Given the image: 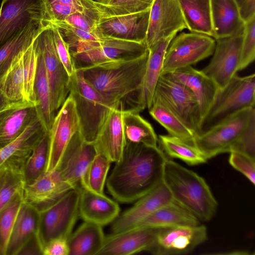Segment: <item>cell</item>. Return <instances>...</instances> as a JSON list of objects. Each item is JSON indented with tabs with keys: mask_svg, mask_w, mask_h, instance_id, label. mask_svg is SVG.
Listing matches in <instances>:
<instances>
[{
	"mask_svg": "<svg viewBox=\"0 0 255 255\" xmlns=\"http://www.w3.org/2000/svg\"><path fill=\"white\" fill-rule=\"evenodd\" d=\"M167 158L158 146L126 142L120 158L106 180L109 193L122 203L137 200L162 182Z\"/></svg>",
	"mask_w": 255,
	"mask_h": 255,
	"instance_id": "6da1fadb",
	"label": "cell"
},
{
	"mask_svg": "<svg viewBox=\"0 0 255 255\" xmlns=\"http://www.w3.org/2000/svg\"><path fill=\"white\" fill-rule=\"evenodd\" d=\"M148 53L119 64L81 70L86 82L113 108L139 113L146 108L143 83Z\"/></svg>",
	"mask_w": 255,
	"mask_h": 255,
	"instance_id": "7a4b0ae2",
	"label": "cell"
},
{
	"mask_svg": "<svg viewBox=\"0 0 255 255\" xmlns=\"http://www.w3.org/2000/svg\"><path fill=\"white\" fill-rule=\"evenodd\" d=\"M162 181L173 201L200 221H208L215 215L218 203L205 180L196 172L167 158Z\"/></svg>",
	"mask_w": 255,
	"mask_h": 255,
	"instance_id": "3957f363",
	"label": "cell"
},
{
	"mask_svg": "<svg viewBox=\"0 0 255 255\" xmlns=\"http://www.w3.org/2000/svg\"><path fill=\"white\" fill-rule=\"evenodd\" d=\"M69 94L73 98L79 121V131L85 141L93 143L113 107L76 70L70 76Z\"/></svg>",
	"mask_w": 255,
	"mask_h": 255,
	"instance_id": "277c9868",
	"label": "cell"
},
{
	"mask_svg": "<svg viewBox=\"0 0 255 255\" xmlns=\"http://www.w3.org/2000/svg\"><path fill=\"white\" fill-rule=\"evenodd\" d=\"M255 92L254 73L244 77L236 74L224 87L218 89L202 120L199 134L243 110L255 107Z\"/></svg>",
	"mask_w": 255,
	"mask_h": 255,
	"instance_id": "5b68a950",
	"label": "cell"
},
{
	"mask_svg": "<svg viewBox=\"0 0 255 255\" xmlns=\"http://www.w3.org/2000/svg\"><path fill=\"white\" fill-rule=\"evenodd\" d=\"M148 50L145 43L106 38L84 44L71 55L76 70L119 64Z\"/></svg>",
	"mask_w": 255,
	"mask_h": 255,
	"instance_id": "8992f818",
	"label": "cell"
},
{
	"mask_svg": "<svg viewBox=\"0 0 255 255\" xmlns=\"http://www.w3.org/2000/svg\"><path fill=\"white\" fill-rule=\"evenodd\" d=\"M153 99L159 100L173 112L195 136L199 134L202 116L199 104L185 85L169 73H162L156 84Z\"/></svg>",
	"mask_w": 255,
	"mask_h": 255,
	"instance_id": "52a82bcc",
	"label": "cell"
},
{
	"mask_svg": "<svg viewBox=\"0 0 255 255\" xmlns=\"http://www.w3.org/2000/svg\"><path fill=\"white\" fill-rule=\"evenodd\" d=\"M255 118V107L243 110L196 135L192 143L207 160L219 154L230 152Z\"/></svg>",
	"mask_w": 255,
	"mask_h": 255,
	"instance_id": "ba28073f",
	"label": "cell"
},
{
	"mask_svg": "<svg viewBox=\"0 0 255 255\" xmlns=\"http://www.w3.org/2000/svg\"><path fill=\"white\" fill-rule=\"evenodd\" d=\"M79 190L72 189L39 212L38 234L42 247L52 240L68 238L79 216Z\"/></svg>",
	"mask_w": 255,
	"mask_h": 255,
	"instance_id": "9c48e42d",
	"label": "cell"
},
{
	"mask_svg": "<svg viewBox=\"0 0 255 255\" xmlns=\"http://www.w3.org/2000/svg\"><path fill=\"white\" fill-rule=\"evenodd\" d=\"M33 43L43 58L50 88L51 112L54 119L69 94L70 75L57 53L51 24L48 23Z\"/></svg>",
	"mask_w": 255,
	"mask_h": 255,
	"instance_id": "30bf717a",
	"label": "cell"
},
{
	"mask_svg": "<svg viewBox=\"0 0 255 255\" xmlns=\"http://www.w3.org/2000/svg\"><path fill=\"white\" fill-rule=\"evenodd\" d=\"M216 40L195 32H182L172 40L164 57L162 73L190 66L213 55Z\"/></svg>",
	"mask_w": 255,
	"mask_h": 255,
	"instance_id": "8fae6325",
	"label": "cell"
},
{
	"mask_svg": "<svg viewBox=\"0 0 255 255\" xmlns=\"http://www.w3.org/2000/svg\"><path fill=\"white\" fill-rule=\"evenodd\" d=\"M36 21L47 23L44 0H2L0 6V48Z\"/></svg>",
	"mask_w": 255,
	"mask_h": 255,
	"instance_id": "7c38bea8",
	"label": "cell"
},
{
	"mask_svg": "<svg viewBox=\"0 0 255 255\" xmlns=\"http://www.w3.org/2000/svg\"><path fill=\"white\" fill-rule=\"evenodd\" d=\"M205 226H177L159 228L148 251L155 255H178L191 253L207 239Z\"/></svg>",
	"mask_w": 255,
	"mask_h": 255,
	"instance_id": "4fadbf2b",
	"label": "cell"
},
{
	"mask_svg": "<svg viewBox=\"0 0 255 255\" xmlns=\"http://www.w3.org/2000/svg\"><path fill=\"white\" fill-rule=\"evenodd\" d=\"M242 40L243 33L216 40L213 56L202 71L218 89L224 87L238 72Z\"/></svg>",
	"mask_w": 255,
	"mask_h": 255,
	"instance_id": "5bb4252c",
	"label": "cell"
},
{
	"mask_svg": "<svg viewBox=\"0 0 255 255\" xmlns=\"http://www.w3.org/2000/svg\"><path fill=\"white\" fill-rule=\"evenodd\" d=\"M79 130V121L75 104L69 94L56 115L48 131L49 158L46 172L55 170L66 146L74 134Z\"/></svg>",
	"mask_w": 255,
	"mask_h": 255,
	"instance_id": "9a60e30c",
	"label": "cell"
},
{
	"mask_svg": "<svg viewBox=\"0 0 255 255\" xmlns=\"http://www.w3.org/2000/svg\"><path fill=\"white\" fill-rule=\"evenodd\" d=\"M186 28L177 0H154L150 9L145 40L148 49L161 39Z\"/></svg>",
	"mask_w": 255,
	"mask_h": 255,
	"instance_id": "2e32d148",
	"label": "cell"
},
{
	"mask_svg": "<svg viewBox=\"0 0 255 255\" xmlns=\"http://www.w3.org/2000/svg\"><path fill=\"white\" fill-rule=\"evenodd\" d=\"M150 9L137 13L102 18L97 24L96 34L101 39L113 38L145 43Z\"/></svg>",
	"mask_w": 255,
	"mask_h": 255,
	"instance_id": "e0dca14e",
	"label": "cell"
},
{
	"mask_svg": "<svg viewBox=\"0 0 255 255\" xmlns=\"http://www.w3.org/2000/svg\"><path fill=\"white\" fill-rule=\"evenodd\" d=\"M96 154L93 143L85 141L78 130L70 139L55 169L64 180L78 189L87 167Z\"/></svg>",
	"mask_w": 255,
	"mask_h": 255,
	"instance_id": "ac0fdd59",
	"label": "cell"
},
{
	"mask_svg": "<svg viewBox=\"0 0 255 255\" xmlns=\"http://www.w3.org/2000/svg\"><path fill=\"white\" fill-rule=\"evenodd\" d=\"M72 189H75L55 169L46 172L32 183L25 184L22 191L23 201L40 212Z\"/></svg>",
	"mask_w": 255,
	"mask_h": 255,
	"instance_id": "d6986e66",
	"label": "cell"
},
{
	"mask_svg": "<svg viewBox=\"0 0 255 255\" xmlns=\"http://www.w3.org/2000/svg\"><path fill=\"white\" fill-rule=\"evenodd\" d=\"M137 200L132 207L119 214L112 222L111 234L134 228L145 218L173 200L170 191L162 181L151 191Z\"/></svg>",
	"mask_w": 255,
	"mask_h": 255,
	"instance_id": "ffe728a7",
	"label": "cell"
},
{
	"mask_svg": "<svg viewBox=\"0 0 255 255\" xmlns=\"http://www.w3.org/2000/svg\"><path fill=\"white\" fill-rule=\"evenodd\" d=\"M159 229V228H158ZM158 229L134 228L105 237L98 255H129L149 250Z\"/></svg>",
	"mask_w": 255,
	"mask_h": 255,
	"instance_id": "44dd1931",
	"label": "cell"
},
{
	"mask_svg": "<svg viewBox=\"0 0 255 255\" xmlns=\"http://www.w3.org/2000/svg\"><path fill=\"white\" fill-rule=\"evenodd\" d=\"M38 118L35 105L22 100L0 111V148L14 141Z\"/></svg>",
	"mask_w": 255,
	"mask_h": 255,
	"instance_id": "7402d4cb",
	"label": "cell"
},
{
	"mask_svg": "<svg viewBox=\"0 0 255 255\" xmlns=\"http://www.w3.org/2000/svg\"><path fill=\"white\" fill-rule=\"evenodd\" d=\"M122 112L116 107L110 110L93 143L97 153L105 156L111 162L119 160L126 144Z\"/></svg>",
	"mask_w": 255,
	"mask_h": 255,
	"instance_id": "603a6c76",
	"label": "cell"
},
{
	"mask_svg": "<svg viewBox=\"0 0 255 255\" xmlns=\"http://www.w3.org/2000/svg\"><path fill=\"white\" fill-rule=\"evenodd\" d=\"M79 216L85 221L101 226L112 223L119 216L120 208L118 204L106 196L80 187Z\"/></svg>",
	"mask_w": 255,
	"mask_h": 255,
	"instance_id": "cb8c5ba5",
	"label": "cell"
},
{
	"mask_svg": "<svg viewBox=\"0 0 255 255\" xmlns=\"http://www.w3.org/2000/svg\"><path fill=\"white\" fill-rule=\"evenodd\" d=\"M168 73L187 87L194 95L199 104L202 120L216 95L218 89L216 84L202 70H197L191 66Z\"/></svg>",
	"mask_w": 255,
	"mask_h": 255,
	"instance_id": "d4e9b609",
	"label": "cell"
},
{
	"mask_svg": "<svg viewBox=\"0 0 255 255\" xmlns=\"http://www.w3.org/2000/svg\"><path fill=\"white\" fill-rule=\"evenodd\" d=\"M215 39L243 33L245 23L234 0H211Z\"/></svg>",
	"mask_w": 255,
	"mask_h": 255,
	"instance_id": "484cf974",
	"label": "cell"
},
{
	"mask_svg": "<svg viewBox=\"0 0 255 255\" xmlns=\"http://www.w3.org/2000/svg\"><path fill=\"white\" fill-rule=\"evenodd\" d=\"M46 131L40 120H35L16 139L0 148V168L8 161L25 163Z\"/></svg>",
	"mask_w": 255,
	"mask_h": 255,
	"instance_id": "4316f807",
	"label": "cell"
},
{
	"mask_svg": "<svg viewBox=\"0 0 255 255\" xmlns=\"http://www.w3.org/2000/svg\"><path fill=\"white\" fill-rule=\"evenodd\" d=\"M198 225H200V220L196 217L173 200L145 218L134 228L158 229L177 226Z\"/></svg>",
	"mask_w": 255,
	"mask_h": 255,
	"instance_id": "83f0119b",
	"label": "cell"
},
{
	"mask_svg": "<svg viewBox=\"0 0 255 255\" xmlns=\"http://www.w3.org/2000/svg\"><path fill=\"white\" fill-rule=\"evenodd\" d=\"M39 212L22 202L8 241L6 255H18L25 244L38 234Z\"/></svg>",
	"mask_w": 255,
	"mask_h": 255,
	"instance_id": "f1b7e54d",
	"label": "cell"
},
{
	"mask_svg": "<svg viewBox=\"0 0 255 255\" xmlns=\"http://www.w3.org/2000/svg\"><path fill=\"white\" fill-rule=\"evenodd\" d=\"M102 226L85 222L67 239L69 255H98L105 239Z\"/></svg>",
	"mask_w": 255,
	"mask_h": 255,
	"instance_id": "f546056e",
	"label": "cell"
},
{
	"mask_svg": "<svg viewBox=\"0 0 255 255\" xmlns=\"http://www.w3.org/2000/svg\"><path fill=\"white\" fill-rule=\"evenodd\" d=\"M48 24L44 21L33 22L0 48V83L14 58L29 48Z\"/></svg>",
	"mask_w": 255,
	"mask_h": 255,
	"instance_id": "4dcf8cb0",
	"label": "cell"
},
{
	"mask_svg": "<svg viewBox=\"0 0 255 255\" xmlns=\"http://www.w3.org/2000/svg\"><path fill=\"white\" fill-rule=\"evenodd\" d=\"M186 24L192 32L203 34L215 39L211 0H177Z\"/></svg>",
	"mask_w": 255,
	"mask_h": 255,
	"instance_id": "1f68e13d",
	"label": "cell"
},
{
	"mask_svg": "<svg viewBox=\"0 0 255 255\" xmlns=\"http://www.w3.org/2000/svg\"><path fill=\"white\" fill-rule=\"evenodd\" d=\"M33 45L37 55V66L33 87L35 104L38 118L45 129L48 131L54 120L51 108L49 85L42 55L33 43Z\"/></svg>",
	"mask_w": 255,
	"mask_h": 255,
	"instance_id": "d6a6232c",
	"label": "cell"
},
{
	"mask_svg": "<svg viewBox=\"0 0 255 255\" xmlns=\"http://www.w3.org/2000/svg\"><path fill=\"white\" fill-rule=\"evenodd\" d=\"M175 36L176 34L162 39L148 49V57L143 83L146 108L148 109L151 105L154 90L162 73L167 49Z\"/></svg>",
	"mask_w": 255,
	"mask_h": 255,
	"instance_id": "836d02e7",
	"label": "cell"
},
{
	"mask_svg": "<svg viewBox=\"0 0 255 255\" xmlns=\"http://www.w3.org/2000/svg\"><path fill=\"white\" fill-rule=\"evenodd\" d=\"M25 163L8 161L0 168V211L18 193L25 184Z\"/></svg>",
	"mask_w": 255,
	"mask_h": 255,
	"instance_id": "e575fe53",
	"label": "cell"
},
{
	"mask_svg": "<svg viewBox=\"0 0 255 255\" xmlns=\"http://www.w3.org/2000/svg\"><path fill=\"white\" fill-rule=\"evenodd\" d=\"M125 141L157 146L158 137L152 126L138 113L122 112Z\"/></svg>",
	"mask_w": 255,
	"mask_h": 255,
	"instance_id": "d590c367",
	"label": "cell"
},
{
	"mask_svg": "<svg viewBox=\"0 0 255 255\" xmlns=\"http://www.w3.org/2000/svg\"><path fill=\"white\" fill-rule=\"evenodd\" d=\"M158 142L165 154L178 158L188 165H198L207 160L193 143L179 137L170 134L159 135Z\"/></svg>",
	"mask_w": 255,
	"mask_h": 255,
	"instance_id": "8d00e7d4",
	"label": "cell"
},
{
	"mask_svg": "<svg viewBox=\"0 0 255 255\" xmlns=\"http://www.w3.org/2000/svg\"><path fill=\"white\" fill-rule=\"evenodd\" d=\"M148 109L151 116L166 129L169 134L192 143L194 133L162 103L153 99Z\"/></svg>",
	"mask_w": 255,
	"mask_h": 255,
	"instance_id": "74e56055",
	"label": "cell"
},
{
	"mask_svg": "<svg viewBox=\"0 0 255 255\" xmlns=\"http://www.w3.org/2000/svg\"><path fill=\"white\" fill-rule=\"evenodd\" d=\"M16 57L0 83V88L4 96L11 102L24 99L23 55Z\"/></svg>",
	"mask_w": 255,
	"mask_h": 255,
	"instance_id": "f35d334b",
	"label": "cell"
},
{
	"mask_svg": "<svg viewBox=\"0 0 255 255\" xmlns=\"http://www.w3.org/2000/svg\"><path fill=\"white\" fill-rule=\"evenodd\" d=\"M49 153V136L46 131L33 148L23 168L25 184L34 181L46 172Z\"/></svg>",
	"mask_w": 255,
	"mask_h": 255,
	"instance_id": "ab89813d",
	"label": "cell"
},
{
	"mask_svg": "<svg viewBox=\"0 0 255 255\" xmlns=\"http://www.w3.org/2000/svg\"><path fill=\"white\" fill-rule=\"evenodd\" d=\"M154 0H96L102 18L137 13L149 9Z\"/></svg>",
	"mask_w": 255,
	"mask_h": 255,
	"instance_id": "60d3db41",
	"label": "cell"
},
{
	"mask_svg": "<svg viewBox=\"0 0 255 255\" xmlns=\"http://www.w3.org/2000/svg\"><path fill=\"white\" fill-rule=\"evenodd\" d=\"M111 162L105 156L97 153L87 167L80 187L104 194V188Z\"/></svg>",
	"mask_w": 255,
	"mask_h": 255,
	"instance_id": "b9f144b4",
	"label": "cell"
},
{
	"mask_svg": "<svg viewBox=\"0 0 255 255\" xmlns=\"http://www.w3.org/2000/svg\"><path fill=\"white\" fill-rule=\"evenodd\" d=\"M22 202L21 192L0 211V255H6L9 238Z\"/></svg>",
	"mask_w": 255,
	"mask_h": 255,
	"instance_id": "7bdbcfd3",
	"label": "cell"
},
{
	"mask_svg": "<svg viewBox=\"0 0 255 255\" xmlns=\"http://www.w3.org/2000/svg\"><path fill=\"white\" fill-rule=\"evenodd\" d=\"M83 3L84 7L82 11L69 15L63 21L96 35V26L102 18L101 13L95 4V0H83Z\"/></svg>",
	"mask_w": 255,
	"mask_h": 255,
	"instance_id": "ee69618b",
	"label": "cell"
},
{
	"mask_svg": "<svg viewBox=\"0 0 255 255\" xmlns=\"http://www.w3.org/2000/svg\"><path fill=\"white\" fill-rule=\"evenodd\" d=\"M56 27L68 44L70 53L74 52L82 45L101 40L96 35L75 27L65 21L49 22Z\"/></svg>",
	"mask_w": 255,
	"mask_h": 255,
	"instance_id": "f6af8a7d",
	"label": "cell"
},
{
	"mask_svg": "<svg viewBox=\"0 0 255 255\" xmlns=\"http://www.w3.org/2000/svg\"><path fill=\"white\" fill-rule=\"evenodd\" d=\"M36 66L37 55L32 43L23 53V69L24 99L26 101L33 103L34 104L33 87Z\"/></svg>",
	"mask_w": 255,
	"mask_h": 255,
	"instance_id": "bcb514c9",
	"label": "cell"
},
{
	"mask_svg": "<svg viewBox=\"0 0 255 255\" xmlns=\"http://www.w3.org/2000/svg\"><path fill=\"white\" fill-rule=\"evenodd\" d=\"M255 58V17L245 23L238 71L252 63Z\"/></svg>",
	"mask_w": 255,
	"mask_h": 255,
	"instance_id": "7dc6e473",
	"label": "cell"
},
{
	"mask_svg": "<svg viewBox=\"0 0 255 255\" xmlns=\"http://www.w3.org/2000/svg\"><path fill=\"white\" fill-rule=\"evenodd\" d=\"M230 165L242 173L253 184L255 183V159L243 153L230 152Z\"/></svg>",
	"mask_w": 255,
	"mask_h": 255,
	"instance_id": "c3c4849f",
	"label": "cell"
},
{
	"mask_svg": "<svg viewBox=\"0 0 255 255\" xmlns=\"http://www.w3.org/2000/svg\"><path fill=\"white\" fill-rule=\"evenodd\" d=\"M232 151L243 153L255 159V118L233 146Z\"/></svg>",
	"mask_w": 255,
	"mask_h": 255,
	"instance_id": "681fc988",
	"label": "cell"
},
{
	"mask_svg": "<svg viewBox=\"0 0 255 255\" xmlns=\"http://www.w3.org/2000/svg\"><path fill=\"white\" fill-rule=\"evenodd\" d=\"M50 24L52 26L53 41L57 53L70 76L75 71V69L69 45L63 38L58 27Z\"/></svg>",
	"mask_w": 255,
	"mask_h": 255,
	"instance_id": "f907efd6",
	"label": "cell"
},
{
	"mask_svg": "<svg viewBox=\"0 0 255 255\" xmlns=\"http://www.w3.org/2000/svg\"><path fill=\"white\" fill-rule=\"evenodd\" d=\"M43 255H69L67 239L59 238L45 244L42 249Z\"/></svg>",
	"mask_w": 255,
	"mask_h": 255,
	"instance_id": "816d5d0a",
	"label": "cell"
},
{
	"mask_svg": "<svg viewBox=\"0 0 255 255\" xmlns=\"http://www.w3.org/2000/svg\"><path fill=\"white\" fill-rule=\"evenodd\" d=\"M244 23L255 17V0H234Z\"/></svg>",
	"mask_w": 255,
	"mask_h": 255,
	"instance_id": "f5cc1de1",
	"label": "cell"
},
{
	"mask_svg": "<svg viewBox=\"0 0 255 255\" xmlns=\"http://www.w3.org/2000/svg\"><path fill=\"white\" fill-rule=\"evenodd\" d=\"M42 245L37 234L25 244L18 255H42Z\"/></svg>",
	"mask_w": 255,
	"mask_h": 255,
	"instance_id": "db71d44e",
	"label": "cell"
},
{
	"mask_svg": "<svg viewBox=\"0 0 255 255\" xmlns=\"http://www.w3.org/2000/svg\"><path fill=\"white\" fill-rule=\"evenodd\" d=\"M10 103L4 96L0 88V111L6 107Z\"/></svg>",
	"mask_w": 255,
	"mask_h": 255,
	"instance_id": "11a10c76",
	"label": "cell"
}]
</instances>
